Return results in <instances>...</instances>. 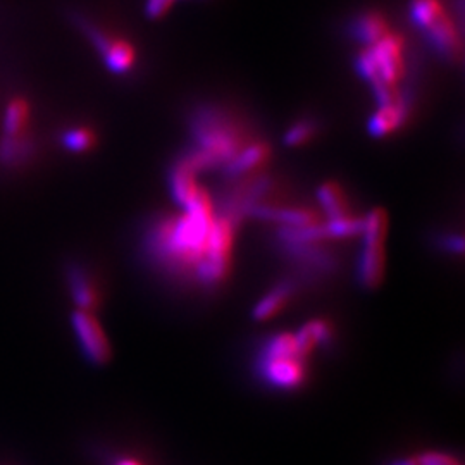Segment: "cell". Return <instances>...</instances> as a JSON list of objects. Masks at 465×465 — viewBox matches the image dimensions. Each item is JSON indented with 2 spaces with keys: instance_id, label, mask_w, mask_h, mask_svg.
<instances>
[{
  "instance_id": "6da1fadb",
  "label": "cell",
  "mask_w": 465,
  "mask_h": 465,
  "mask_svg": "<svg viewBox=\"0 0 465 465\" xmlns=\"http://www.w3.org/2000/svg\"><path fill=\"white\" fill-rule=\"evenodd\" d=\"M184 216L163 219L147 236L150 257L174 276L193 278L207 250L209 232L214 223V207L209 195L199 190L184 207Z\"/></svg>"
},
{
  "instance_id": "7a4b0ae2",
  "label": "cell",
  "mask_w": 465,
  "mask_h": 465,
  "mask_svg": "<svg viewBox=\"0 0 465 465\" xmlns=\"http://www.w3.org/2000/svg\"><path fill=\"white\" fill-rule=\"evenodd\" d=\"M190 132L195 138V147L184 153L178 164L193 174L226 166L250 143L243 126L228 111L213 105H202L193 111Z\"/></svg>"
},
{
  "instance_id": "3957f363",
  "label": "cell",
  "mask_w": 465,
  "mask_h": 465,
  "mask_svg": "<svg viewBox=\"0 0 465 465\" xmlns=\"http://www.w3.org/2000/svg\"><path fill=\"white\" fill-rule=\"evenodd\" d=\"M307 353L300 349L295 334L280 332L262 343L255 369L259 380L280 391H293L307 376Z\"/></svg>"
},
{
  "instance_id": "277c9868",
  "label": "cell",
  "mask_w": 465,
  "mask_h": 465,
  "mask_svg": "<svg viewBox=\"0 0 465 465\" xmlns=\"http://www.w3.org/2000/svg\"><path fill=\"white\" fill-rule=\"evenodd\" d=\"M388 232V217L381 209H374L364 221V245L357 262V282L366 290L378 288L384 276V238Z\"/></svg>"
},
{
  "instance_id": "5b68a950",
  "label": "cell",
  "mask_w": 465,
  "mask_h": 465,
  "mask_svg": "<svg viewBox=\"0 0 465 465\" xmlns=\"http://www.w3.org/2000/svg\"><path fill=\"white\" fill-rule=\"evenodd\" d=\"M428 44L436 50L445 61L455 63L462 55L460 35L457 32L453 21L447 15L440 17L430 28L422 30Z\"/></svg>"
},
{
  "instance_id": "8992f818",
  "label": "cell",
  "mask_w": 465,
  "mask_h": 465,
  "mask_svg": "<svg viewBox=\"0 0 465 465\" xmlns=\"http://www.w3.org/2000/svg\"><path fill=\"white\" fill-rule=\"evenodd\" d=\"M412 105H414V95H407L390 105H381L380 111L369 121V134L372 136H386L397 132L411 117Z\"/></svg>"
},
{
  "instance_id": "52a82bcc",
  "label": "cell",
  "mask_w": 465,
  "mask_h": 465,
  "mask_svg": "<svg viewBox=\"0 0 465 465\" xmlns=\"http://www.w3.org/2000/svg\"><path fill=\"white\" fill-rule=\"evenodd\" d=\"M271 150L264 142H250L245 149L240 150L232 161L223 167L226 178L247 176L253 169L262 166L269 159Z\"/></svg>"
},
{
  "instance_id": "ba28073f",
  "label": "cell",
  "mask_w": 465,
  "mask_h": 465,
  "mask_svg": "<svg viewBox=\"0 0 465 465\" xmlns=\"http://www.w3.org/2000/svg\"><path fill=\"white\" fill-rule=\"evenodd\" d=\"M74 328L80 334L88 355H92L94 361H105L109 355V347L104 332L100 330L99 322L88 312H76Z\"/></svg>"
},
{
  "instance_id": "9c48e42d",
  "label": "cell",
  "mask_w": 465,
  "mask_h": 465,
  "mask_svg": "<svg viewBox=\"0 0 465 465\" xmlns=\"http://www.w3.org/2000/svg\"><path fill=\"white\" fill-rule=\"evenodd\" d=\"M295 282H278L272 290H269L262 299L257 302L253 307V317L257 321H266L269 317L276 316L282 307L288 303V300L293 297Z\"/></svg>"
},
{
  "instance_id": "30bf717a",
  "label": "cell",
  "mask_w": 465,
  "mask_h": 465,
  "mask_svg": "<svg viewBox=\"0 0 465 465\" xmlns=\"http://www.w3.org/2000/svg\"><path fill=\"white\" fill-rule=\"evenodd\" d=\"M388 34H390L388 23L378 13H364L361 16L355 17V21L351 23V35L369 47L374 45L376 42H380L382 36H386Z\"/></svg>"
},
{
  "instance_id": "8fae6325",
  "label": "cell",
  "mask_w": 465,
  "mask_h": 465,
  "mask_svg": "<svg viewBox=\"0 0 465 465\" xmlns=\"http://www.w3.org/2000/svg\"><path fill=\"white\" fill-rule=\"evenodd\" d=\"M295 338L299 341L300 349L307 355H311L314 350L326 349L332 341V331L326 321L314 319L300 328L295 332Z\"/></svg>"
},
{
  "instance_id": "7c38bea8",
  "label": "cell",
  "mask_w": 465,
  "mask_h": 465,
  "mask_svg": "<svg viewBox=\"0 0 465 465\" xmlns=\"http://www.w3.org/2000/svg\"><path fill=\"white\" fill-rule=\"evenodd\" d=\"M104 63L109 67V71L116 74H124L134 67L136 61L134 49L124 40H111L109 45L102 52Z\"/></svg>"
},
{
  "instance_id": "4fadbf2b",
  "label": "cell",
  "mask_w": 465,
  "mask_h": 465,
  "mask_svg": "<svg viewBox=\"0 0 465 465\" xmlns=\"http://www.w3.org/2000/svg\"><path fill=\"white\" fill-rule=\"evenodd\" d=\"M169 186H171V193L174 200L183 207H186L193 200L200 190L199 186L195 184V174L178 163L174 164L171 174H169Z\"/></svg>"
},
{
  "instance_id": "5bb4252c",
  "label": "cell",
  "mask_w": 465,
  "mask_h": 465,
  "mask_svg": "<svg viewBox=\"0 0 465 465\" xmlns=\"http://www.w3.org/2000/svg\"><path fill=\"white\" fill-rule=\"evenodd\" d=\"M317 199L321 202V205L324 207L328 219H336V217L351 214L350 213L349 202L345 199V193H343V190L338 184H322L317 190Z\"/></svg>"
},
{
  "instance_id": "9a60e30c",
  "label": "cell",
  "mask_w": 465,
  "mask_h": 465,
  "mask_svg": "<svg viewBox=\"0 0 465 465\" xmlns=\"http://www.w3.org/2000/svg\"><path fill=\"white\" fill-rule=\"evenodd\" d=\"M69 282H71V290L76 302L84 307L90 309L95 305L97 302V293L94 288V282L88 278V274L84 272L82 267H71L69 269Z\"/></svg>"
},
{
  "instance_id": "2e32d148",
  "label": "cell",
  "mask_w": 465,
  "mask_h": 465,
  "mask_svg": "<svg viewBox=\"0 0 465 465\" xmlns=\"http://www.w3.org/2000/svg\"><path fill=\"white\" fill-rule=\"evenodd\" d=\"M447 13L443 11L440 0H412L411 2V17L412 23L420 30L430 28L441 16Z\"/></svg>"
},
{
  "instance_id": "e0dca14e",
  "label": "cell",
  "mask_w": 465,
  "mask_h": 465,
  "mask_svg": "<svg viewBox=\"0 0 465 465\" xmlns=\"http://www.w3.org/2000/svg\"><path fill=\"white\" fill-rule=\"evenodd\" d=\"M28 104L23 99L13 100L4 116V136H19L28 121Z\"/></svg>"
},
{
  "instance_id": "ac0fdd59",
  "label": "cell",
  "mask_w": 465,
  "mask_h": 465,
  "mask_svg": "<svg viewBox=\"0 0 465 465\" xmlns=\"http://www.w3.org/2000/svg\"><path fill=\"white\" fill-rule=\"evenodd\" d=\"M312 134H316V123L312 119H300L284 134V143L290 147H297L311 140Z\"/></svg>"
},
{
  "instance_id": "d6986e66",
  "label": "cell",
  "mask_w": 465,
  "mask_h": 465,
  "mask_svg": "<svg viewBox=\"0 0 465 465\" xmlns=\"http://www.w3.org/2000/svg\"><path fill=\"white\" fill-rule=\"evenodd\" d=\"M95 138L90 130L84 128H74V130H67L63 134V145L71 152H84L94 145Z\"/></svg>"
},
{
  "instance_id": "ffe728a7",
  "label": "cell",
  "mask_w": 465,
  "mask_h": 465,
  "mask_svg": "<svg viewBox=\"0 0 465 465\" xmlns=\"http://www.w3.org/2000/svg\"><path fill=\"white\" fill-rule=\"evenodd\" d=\"M419 460V465H460L455 462V459H451L447 453H424Z\"/></svg>"
},
{
  "instance_id": "44dd1931",
  "label": "cell",
  "mask_w": 465,
  "mask_h": 465,
  "mask_svg": "<svg viewBox=\"0 0 465 465\" xmlns=\"http://www.w3.org/2000/svg\"><path fill=\"white\" fill-rule=\"evenodd\" d=\"M438 245H441V249H445L447 252H451V253H462V250H464L462 236H453V234H447V236H443V238L440 240V243H438Z\"/></svg>"
},
{
  "instance_id": "7402d4cb",
  "label": "cell",
  "mask_w": 465,
  "mask_h": 465,
  "mask_svg": "<svg viewBox=\"0 0 465 465\" xmlns=\"http://www.w3.org/2000/svg\"><path fill=\"white\" fill-rule=\"evenodd\" d=\"M390 465H419V460H414V459H400V460H395V462H391Z\"/></svg>"
},
{
  "instance_id": "603a6c76",
  "label": "cell",
  "mask_w": 465,
  "mask_h": 465,
  "mask_svg": "<svg viewBox=\"0 0 465 465\" xmlns=\"http://www.w3.org/2000/svg\"><path fill=\"white\" fill-rule=\"evenodd\" d=\"M117 465H140V464H136V462H134V460H123V462H119V464Z\"/></svg>"
}]
</instances>
